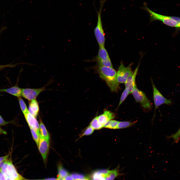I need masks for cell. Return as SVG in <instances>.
Instances as JSON below:
<instances>
[{"label":"cell","instance_id":"6da1fadb","mask_svg":"<svg viewBox=\"0 0 180 180\" xmlns=\"http://www.w3.org/2000/svg\"><path fill=\"white\" fill-rule=\"evenodd\" d=\"M98 70L100 77L106 81L111 91L117 92L119 84L117 72L114 68L98 65Z\"/></svg>","mask_w":180,"mask_h":180},{"label":"cell","instance_id":"7a4b0ae2","mask_svg":"<svg viewBox=\"0 0 180 180\" xmlns=\"http://www.w3.org/2000/svg\"><path fill=\"white\" fill-rule=\"evenodd\" d=\"M145 6L144 8L150 15L151 21L160 20L168 26L180 28V20L179 17L160 14L151 10L146 6Z\"/></svg>","mask_w":180,"mask_h":180},{"label":"cell","instance_id":"3957f363","mask_svg":"<svg viewBox=\"0 0 180 180\" xmlns=\"http://www.w3.org/2000/svg\"><path fill=\"white\" fill-rule=\"evenodd\" d=\"M107 0H99L100 8L98 11L94 3V6L97 14L98 20L96 26L94 30V34L99 47H104L105 42V34L103 28L101 19V12L105 2Z\"/></svg>","mask_w":180,"mask_h":180},{"label":"cell","instance_id":"277c9868","mask_svg":"<svg viewBox=\"0 0 180 180\" xmlns=\"http://www.w3.org/2000/svg\"><path fill=\"white\" fill-rule=\"evenodd\" d=\"M132 94L136 101L140 103L145 110H152L151 103L144 92L137 88L136 86L134 89Z\"/></svg>","mask_w":180,"mask_h":180},{"label":"cell","instance_id":"5b68a950","mask_svg":"<svg viewBox=\"0 0 180 180\" xmlns=\"http://www.w3.org/2000/svg\"><path fill=\"white\" fill-rule=\"evenodd\" d=\"M153 90V97L155 106V111L152 120V122L155 116L156 109L161 105L165 104L170 105L171 104V100L165 98L157 89L152 79L151 80Z\"/></svg>","mask_w":180,"mask_h":180},{"label":"cell","instance_id":"8992f818","mask_svg":"<svg viewBox=\"0 0 180 180\" xmlns=\"http://www.w3.org/2000/svg\"><path fill=\"white\" fill-rule=\"evenodd\" d=\"M0 172L12 178L19 180H23L24 178L17 172L11 160H8L0 169Z\"/></svg>","mask_w":180,"mask_h":180},{"label":"cell","instance_id":"52a82bcc","mask_svg":"<svg viewBox=\"0 0 180 180\" xmlns=\"http://www.w3.org/2000/svg\"><path fill=\"white\" fill-rule=\"evenodd\" d=\"M95 60L98 65L113 68L108 53L104 47H99Z\"/></svg>","mask_w":180,"mask_h":180},{"label":"cell","instance_id":"ba28073f","mask_svg":"<svg viewBox=\"0 0 180 180\" xmlns=\"http://www.w3.org/2000/svg\"><path fill=\"white\" fill-rule=\"evenodd\" d=\"M46 86L37 88H21V96L29 101L36 99L42 92L46 90Z\"/></svg>","mask_w":180,"mask_h":180},{"label":"cell","instance_id":"9c48e42d","mask_svg":"<svg viewBox=\"0 0 180 180\" xmlns=\"http://www.w3.org/2000/svg\"><path fill=\"white\" fill-rule=\"evenodd\" d=\"M132 64H131L126 67L124 66L122 62L120 63L117 72V79L119 83H125L132 71L131 66Z\"/></svg>","mask_w":180,"mask_h":180},{"label":"cell","instance_id":"30bf717a","mask_svg":"<svg viewBox=\"0 0 180 180\" xmlns=\"http://www.w3.org/2000/svg\"><path fill=\"white\" fill-rule=\"evenodd\" d=\"M50 142L40 136L38 146L44 162L46 164L50 149Z\"/></svg>","mask_w":180,"mask_h":180},{"label":"cell","instance_id":"8fae6325","mask_svg":"<svg viewBox=\"0 0 180 180\" xmlns=\"http://www.w3.org/2000/svg\"><path fill=\"white\" fill-rule=\"evenodd\" d=\"M24 115L30 128H32L40 136L39 124L36 118L28 110Z\"/></svg>","mask_w":180,"mask_h":180},{"label":"cell","instance_id":"7c38bea8","mask_svg":"<svg viewBox=\"0 0 180 180\" xmlns=\"http://www.w3.org/2000/svg\"><path fill=\"white\" fill-rule=\"evenodd\" d=\"M139 64H138L134 71H132L125 83L126 88H128L129 89L130 94L132 93L134 89L136 87V79Z\"/></svg>","mask_w":180,"mask_h":180},{"label":"cell","instance_id":"4fadbf2b","mask_svg":"<svg viewBox=\"0 0 180 180\" xmlns=\"http://www.w3.org/2000/svg\"><path fill=\"white\" fill-rule=\"evenodd\" d=\"M114 114L110 111L106 110L102 114L97 116L98 122L104 126L109 121L114 118Z\"/></svg>","mask_w":180,"mask_h":180},{"label":"cell","instance_id":"5bb4252c","mask_svg":"<svg viewBox=\"0 0 180 180\" xmlns=\"http://www.w3.org/2000/svg\"><path fill=\"white\" fill-rule=\"evenodd\" d=\"M39 110V104L36 99L29 101L28 110L36 118L37 116Z\"/></svg>","mask_w":180,"mask_h":180},{"label":"cell","instance_id":"9a60e30c","mask_svg":"<svg viewBox=\"0 0 180 180\" xmlns=\"http://www.w3.org/2000/svg\"><path fill=\"white\" fill-rule=\"evenodd\" d=\"M21 88L16 85L11 88L5 89H0V93L6 92L15 96H21Z\"/></svg>","mask_w":180,"mask_h":180},{"label":"cell","instance_id":"2e32d148","mask_svg":"<svg viewBox=\"0 0 180 180\" xmlns=\"http://www.w3.org/2000/svg\"><path fill=\"white\" fill-rule=\"evenodd\" d=\"M39 121L40 135L47 140L50 141V136L49 134L42 121L40 118Z\"/></svg>","mask_w":180,"mask_h":180},{"label":"cell","instance_id":"e0dca14e","mask_svg":"<svg viewBox=\"0 0 180 180\" xmlns=\"http://www.w3.org/2000/svg\"><path fill=\"white\" fill-rule=\"evenodd\" d=\"M137 122H132L130 121L119 122L117 129H122L131 127L135 125Z\"/></svg>","mask_w":180,"mask_h":180},{"label":"cell","instance_id":"ac0fdd59","mask_svg":"<svg viewBox=\"0 0 180 180\" xmlns=\"http://www.w3.org/2000/svg\"><path fill=\"white\" fill-rule=\"evenodd\" d=\"M58 177L64 178L69 174L68 171L64 168L62 164H59L58 166Z\"/></svg>","mask_w":180,"mask_h":180},{"label":"cell","instance_id":"d6986e66","mask_svg":"<svg viewBox=\"0 0 180 180\" xmlns=\"http://www.w3.org/2000/svg\"><path fill=\"white\" fill-rule=\"evenodd\" d=\"M119 172L118 168H116L111 170H109L106 175L105 180H113L118 176Z\"/></svg>","mask_w":180,"mask_h":180},{"label":"cell","instance_id":"ffe728a7","mask_svg":"<svg viewBox=\"0 0 180 180\" xmlns=\"http://www.w3.org/2000/svg\"><path fill=\"white\" fill-rule=\"evenodd\" d=\"M90 125L94 130H99L104 127V126L98 121V117L94 118L90 122Z\"/></svg>","mask_w":180,"mask_h":180},{"label":"cell","instance_id":"44dd1931","mask_svg":"<svg viewBox=\"0 0 180 180\" xmlns=\"http://www.w3.org/2000/svg\"><path fill=\"white\" fill-rule=\"evenodd\" d=\"M106 175L101 173L99 170L95 171L92 174V180H105Z\"/></svg>","mask_w":180,"mask_h":180},{"label":"cell","instance_id":"7402d4cb","mask_svg":"<svg viewBox=\"0 0 180 180\" xmlns=\"http://www.w3.org/2000/svg\"><path fill=\"white\" fill-rule=\"evenodd\" d=\"M119 122L117 120H111L104 125V127L111 129H117Z\"/></svg>","mask_w":180,"mask_h":180},{"label":"cell","instance_id":"603a6c76","mask_svg":"<svg viewBox=\"0 0 180 180\" xmlns=\"http://www.w3.org/2000/svg\"><path fill=\"white\" fill-rule=\"evenodd\" d=\"M19 103L21 109L24 115L28 110L26 105L21 96L18 97Z\"/></svg>","mask_w":180,"mask_h":180},{"label":"cell","instance_id":"cb8c5ba5","mask_svg":"<svg viewBox=\"0 0 180 180\" xmlns=\"http://www.w3.org/2000/svg\"><path fill=\"white\" fill-rule=\"evenodd\" d=\"M94 129L89 125L83 130L80 134L79 138L84 136L89 135L92 134L94 131Z\"/></svg>","mask_w":180,"mask_h":180},{"label":"cell","instance_id":"d4e9b609","mask_svg":"<svg viewBox=\"0 0 180 180\" xmlns=\"http://www.w3.org/2000/svg\"><path fill=\"white\" fill-rule=\"evenodd\" d=\"M166 136V138L168 140L171 138H172L174 140L173 144L174 143H178L180 138V129L179 128L178 130L174 134L170 136Z\"/></svg>","mask_w":180,"mask_h":180},{"label":"cell","instance_id":"484cf974","mask_svg":"<svg viewBox=\"0 0 180 180\" xmlns=\"http://www.w3.org/2000/svg\"><path fill=\"white\" fill-rule=\"evenodd\" d=\"M130 94L129 89L128 88H126L121 95L118 106V107H119L124 100L128 94Z\"/></svg>","mask_w":180,"mask_h":180},{"label":"cell","instance_id":"4316f807","mask_svg":"<svg viewBox=\"0 0 180 180\" xmlns=\"http://www.w3.org/2000/svg\"><path fill=\"white\" fill-rule=\"evenodd\" d=\"M30 128L32 137L37 146H38L40 139V136L32 128Z\"/></svg>","mask_w":180,"mask_h":180},{"label":"cell","instance_id":"83f0119b","mask_svg":"<svg viewBox=\"0 0 180 180\" xmlns=\"http://www.w3.org/2000/svg\"><path fill=\"white\" fill-rule=\"evenodd\" d=\"M74 180H78L87 178L83 174L74 173L70 174Z\"/></svg>","mask_w":180,"mask_h":180},{"label":"cell","instance_id":"f1b7e54d","mask_svg":"<svg viewBox=\"0 0 180 180\" xmlns=\"http://www.w3.org/2000/svg\"><path fill=\"white\" fill-rule=\"evenodd\" d=\"M0 180H19L11 177L4 173L0 174Z\"/></svg>","mask_w":180,"mask_h":180},{"label":"cell","instance_id":"f546056e","mask_svg":"<svg viewBox=\"0 0 180 180\" xmlns=\"http://www.w3.org/2000/svg\"><path fill=\"white\" fill-rule=\"evenodd\" d=\"M10 154L0 157V169L2 167L4 162L8 160Z\"/></svg>","mask_w":180,"mask_h":180},{"label":"cell","instance_id":"4dcf8cb0","mask_svg":"<svg viewBox=\"0 0 180 180\" xmlns=\"http://www.w3.org/2000/svg\"><path fill=\"white\" fill-rule=\"evenodd\" d=\"M10 122H8L5 121L0 115V125L5 126L9 123H10Z\"/></svg>","mask_w":180,"mask_h":180},{"label":"cell","instance_id":"1f68e13d","mask_svg":"<svg viewBox=\"0 0 180 180\" xmlns=\"http://www.w3.org/2000/svg\"><path fill=\"white\" fill-rule=\"evenodd\" d=\"M14 66V65L8 64L6 65H0V70L3 69L6 67H13Z\"/></svg>","mask_w":180,"mask_h":180},{"label":"cell","instance_id":"d6a6232c","mask_svg":"<svg viewBox=\"0 0 180 180\" xmlns=\"http://www.w3.org/2000/svg\"><path fill=\"white\" fill-rule=\"evenodd\" d=\"M63 180H74L70 174H69L64 177V178Z\"/></svg>","mask_w":180,"mask_h":180},{"label":"cell","instance_id":"836d02e7","mask_svg":"<svg viewBox=\"0 0 180 180\" xmlns=\"http://www.w3.org/2000/svg\"><path fill=\"white\" fill-rule=\"evenodd\" d=\"M6 132L0 128V134H6Z\"/></svg>","mask_w":180,"mask_h":180},{"label":"cell","instance_id":"e575fe53","mask_svg":"<svg viewBox=\"0 0 180 180\" xmlns=\"http://www.w3.org/2000/svg\"><path fill=\"white\" fill-rule=\"evenodd\" d=\"M57 180V178H46L42 180Z\"/></svg>","mask_w":180,"mask_h":180},{"label":"cell","instance_id":"d590c367","mask_svg":"<svg viewBox=\"0 0 180 180\" xmlns=\"http://www.w3.org/2000/svg\"><path fill=\"white\" fill-rule=\"evenodd\" d=\"M92 180L91 179H90V178H88V177H87V178H84L81 179H80V180Z\"/></svg>","mask_w":180,"mask_h":180},{"label":"cell","instance_id":"8d00e7d4","mask_svg":"<svg viewBox=\"0 0 180 180\" xmlns=\"http://www.w3.org/2000/svg\"><path fill=\"white\" fill-rule=\"evenodd\" d=\"M63 179L64 178H61L58 177L57 178V180H63Z\"/></svg>","mask_w":180,"mask_h":180},{"label":"cell","instance_id":"74e56055","mask_svg":"<svg viewBox=\"0 0 180 180\" xmlns=\"http://www.w3.org/2000/svg\"><path fill=\"white\" fill-rule=\"evenodd\" d=\"M23 180H31V179H28L25 178H24V179Z\"/></svg>","mask_w":180,"mask_h":180}]
</instances>
